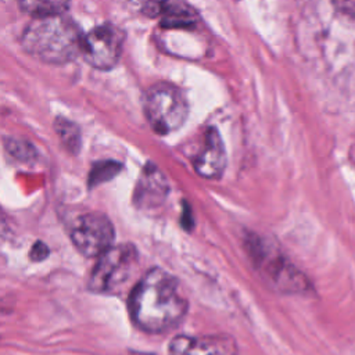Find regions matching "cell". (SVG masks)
<instances>
[{"mask_svg": "<svg viewBox=\"0 0 355 355\" xmlns=\"http://www.w3.org/2000/svg\"><path fill=\"white\" fill-rule=\"evenodd\" d=\"M128 304L133 323L147 333L172 330L189 308L179 280L159 268L147 270L136 282Z\"/></svg>", "mask_w": 355, "mask_h": 355, "instance_id": "6da1fadb", "label": "cell"}, {"mask_svg": "<svg viewBox=\"0 0 355 355\" xmlns=\"http://www.w3.org/2000/svg\"><path fill=\"white\" fill-rule=\"evenodd\" d=\"M83 35L76 22L61 14L33 18L21 36L22 49L47 64H67L82 54Z\"/></svg>", "mask_w": 355, "mask_h": 355, "instance_id": "7a4b0ae2", "label": "cell"}, {"mask_svg": "<svg viewBox=\"0 0 355 355\" xmlns=\"http://www.w3.org/2000/svg\"><path fill=\"white\" fill-rule=\"evenodd\" d=\"M247 248L255 269L273 290L286 294L306 293L309 290L311 284L306 276L268 240L255 236L250 239Z\"/></svg>", "mask_w": 355, "mask_h": 355, "instance_id": "3957f363", "label": "cell"}, {"mask_svg": "<svg viewBox=\"0 0 355 355\" xmlns=\"http://www.w3.org/2000/svg\"><path fill=\"white\" fill-rule=\"evenodd\" d=\"M139 269V254L132 244L112 245L101 254L92 269L89 288L93 293L115 295L122 293Z\"/></svg>", "mask_w": 355, "mask_h": 355, "instance_id": "277c9868", "label": "cell"}, {"mask_svg": "<svg viewBox=\"0 0 355 355\" xmlns=\"http://www.w3.org/2000/svg\"><path fill=\"white\" fill-rule=\"evenodd\" d=\"M143 108L147 122L158 135L178 130L189 114V104L182 90L166 82L155 83L147 89Z\"/></svg>", "mask_w": 355, "mask_h": 355, "instance_id": "5b68a950", "label": "cell"}, {"mask_svg": "<svg viewBox=\"0 0 355 355\" xmlns=\"http://www.w3.org/2000/svg\"><path fill=\"white\" fill-rule=\"evenodd\" d=\"M114 237L112 222L100 212H89L79 216L71 229L72 244L87 258H98L110 250Z\"/></svg>", "mask_w": 355, "mask_h": 355, "instance_id": "8992f818", "label": "cell"}, {"mask_svg": "<svg viewBox=\"0 0 355 355\" xmlns=\"http://www.w3.org/2000/svg\"><path fill=\"white\" fill-rule=\"evenodd\" d=\"M122 46L123 32L112 24H103L83 36L82 55L93 68L107 71L118 64Z\"/></svg>", "mask_w": 355, "mask_h": 355, "instance_id": "52a82bcc", "label": "cell"}, {"mask_svg": "<svg viewBox=\"0 0 355 355\" xmlns=\"http://www.w3.org/2000/svg\"><path fill=\"white\" fill-rule=\"evenodd\" d=\"M169 355H239L237 343L227 334L173 337L168 348Z\"/></svg>", "mask_w": 355, "mask_h": 355, "instance_id": "ba28073f", "label": "cell"}, {"mask_svg": "<svg viewBox=\"0 0 355 355\" xmlns=\"http://www.w3.org/2000/svg\"><path fill=\"white\" fill-rule=\"evenodd\" d=\"M194 171L204 179H219L226 168V150L219 132L208 128L202 144L193 157Z\"/></svg>", "mask_w": 355, "mask_h": 355, "instance_id": "9c48e42d", "label": "cell"}, {"mask_svg": "<svg viewBox=\"0 0 355 355\" xmlns=\"http://www.w3.org/2000/svg\"><path fill=\"white\" fill-rule=\"evenodd\" d=\"M168 182L162 172L148 162L141 171L133 193V201L139 208L154 209L164 202L168 196Z\"/></svg>", "mask_w": 355, "mask_h": 355, "instance_id": "30bf717a", "label": "cell"}, {"mask_svg": "<svg viewBox=\"0 0 355 355\" xmlns=\"http://www.w3.org/2000/svg\"><path fill=\"white\" fill-rule=\"evenodd\" d=\"M143 12L148 17H159L161 26L166 29L194 28L197 15L179 0H153L143 6Z\"/></svg>", "mask_w": 355, "mask_h": 355, "instance_id": "8fae6325", "label": "cell"}, {"mask_svg": "<svg viewBox=\"0 0 355 355\" xmlns=\"http://www.w3.org/2000/svg\"><path fill=\"white\" fill-rule=\"evenodd\" d=\"M19 8L33 18L61 15L69 8V0H18Z\"/></svg>", "mask_w": 355, "mask_h": 355, "instance_id": "7c38bea8", "label": "cell"}, {"mask_svg": "<svg viewBox=\"0 0 355 355\" xmlns=\"http://www.w3.org/2000/svg\"><path fill=\"white\" fill-rule=\"evenodd\" d=\"M54 129L65 146V148L73 154L79 153L80 148V132L79 128L69 119L58 116L54 121Z\"/></svg>", "mask_w": 355, "mask_h": 355, "instance_id": "4fadbf2b", "label": "cell"}, {"mask_svg": "<svg viewBox=\"0 0 355 355\" xmlns=\"http://www.w3.org/2000/svg\"><path fill=\"white\" fill-rule=\"evenodd\" d=\"M121 169V164L115 162V161H101L94 164V166L90 171V178H89V183L90 184H96L104 180H108L111 178H114Z\"/></svg>", "mask_w": 355, "mask_h": 355, "instance_id": "5bb4252c", "label": "cell"}, {"mask_svg": "<svg viewBox=\"0 0 355 355\" xmlns=\"http://www.w3.org/2000/svg\"><path fill=\"white\" fill-rule=\"evenodd\" d=\"M6 147L10 151V154H12L14 157H17L19 159H26L33 155V148L28 143H24L19 140L8 139Z\"/></svg>", "mask_w": 355, "mask_h": 355, "instance_id": "9a60e30c", "label": "cell"}, {"mask_svg": "<svg viewBox=\"0 0 355 355\" xmlns=\"http://www.w3.org/2000/svg\"><path fill=\"white\" fill-rule=\"evenodd\" d=\"M49 255V248L46 244H43L42 241H36L32 248H31V252H29V258L35 262H40L43 261L44 258H47Z\"/></svg>", "mask_w": 355, "mask_h": 355, "instance_id": "2e32d148", "label": "cell"}, {"mask_svg": "<svg viewBox=\"0 0 355 355\" xmlns=\"http://www.w3.org/2000/svg\"><path fill=\"white\" fill-rule=\"evenodd\" d=\"M333 6L348 15H355V0H331Z\"/></svg>", "mask_w": 355, "mask_h": 355, "instance_id": "e0dca14e", "label": "cell"}, {"mask_svg": "<svg viewBox=\"0 0 355 355\" xmlns=\"http://www.w3.org/2000/svg\"><path fill=\"white\" fill-rule=\"evenodd\" d=\"M129 1H132V3H135V4H146V3H148V1H153V0H129Z\"/></svg>", "mask_w": 355, "mask_h": 355, "instance_id": "ac0fdd59", "label": "cell"}]
</instances>
